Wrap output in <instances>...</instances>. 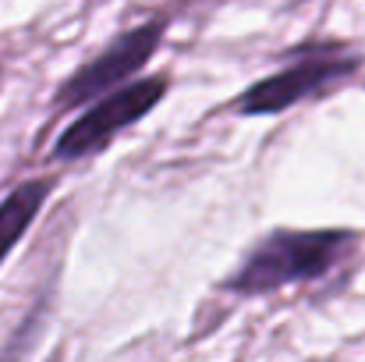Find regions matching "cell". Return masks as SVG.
I'll return each instance as SVG.
<instances>
[{"instance_id":"6da1fadb","label":"cell","mask_w":365,"mask_h":362,"mask_svg":"<svg viewBox=\"0 0 365 362\" xmlns=\"http://www.w3.org/2000/svg\"><path fill=\"white\" fill-rule=\"evenodd\" d=\"M359 241L355 228H273L245 248L220 288L238 298H259L319 281L351 259Z\"/></svg>"},{"instance_id":"7a4b0ae2","label":"cell","mask_w":365,"mask_h":362,"mask_svg":"<svg viewBox=\"0 0 365 362\" xmlns=\"http://www.w3.org/2000/svg\"><path fill=\"white\" fill-rule=\"evenodd\" d=\"M167 93H170L167 71L163 75H135V79L121 82L118 89H107L103 96L89 100L82 107V114L57 135L50 156L57 164H78V160L103 153L107 146H114L121 139V131L149 118Z\"/></svg>"},{"instance_id":"3957f363","label":"cell","mask_w":365,"mask_h":362,"mask_svg":"<svg viewBox=\"0 0 365 362\" xmlns=\"http://www.w3.org/2000/svg\"><path fill=\"white\" fill-rule=\"evenodd\" d=\"M167 29H170L167 18H149V21H142V25H131V29L118 32L100 54H93L86 64H78V68L61 82V89H57L53 100H50L53 114L78 111V107H86L89 100L103 96L107 89H118L121 82L142 75L145 64L156 57L160 43L167 39Z\"/></svg>"},{"instance_id":"277c9868","label":"cell","mask_w":365,"mask_h":362,"mask_svg":"<svg viewBox=\"0 0 365 362\" xmlns=\"http://www.w3.org/2000/svg\"><path fill=\"white\" fill-rule=\"evenodd\" d=\"M359 57L337 54L334 46L327 50H312L305 57H294L291 64L262 75L259 82H252L242 96L231 104V111L238 118H273L284 114L291 107H298L302 100H312L341 82H348L359 71Z\"/></svg>"},{"instance_id":"5b68a950","label":"cell","mask_w":365,"mask_h":362,"mask_svg":"<svg viewBox=\"0 0 365 362\" xmlns=\"http://www.w3.org/2000/svg\"><path fill=\"white\" fill-rule=\"evenodd\" d=\"M57 178L53 174H36L18 181L4 199H0V266L7 263V256L18 248V241L29 235V228L36 224V217L43 213L50 192H53Z\"/></svg>"},{"instance_id":"8992f818","label":"cell","mask_w":365,"mask_h":362,"mask_svg":"<svg viewBox=\"0 0 365 362\" xmlns=\"http://www.w3.org/2000/svg\"><path fill=\"white\" fill-rule=\"evenodd\" d=\"M0 86H4V68H0Z\"/></svg>"}]
</instances>
